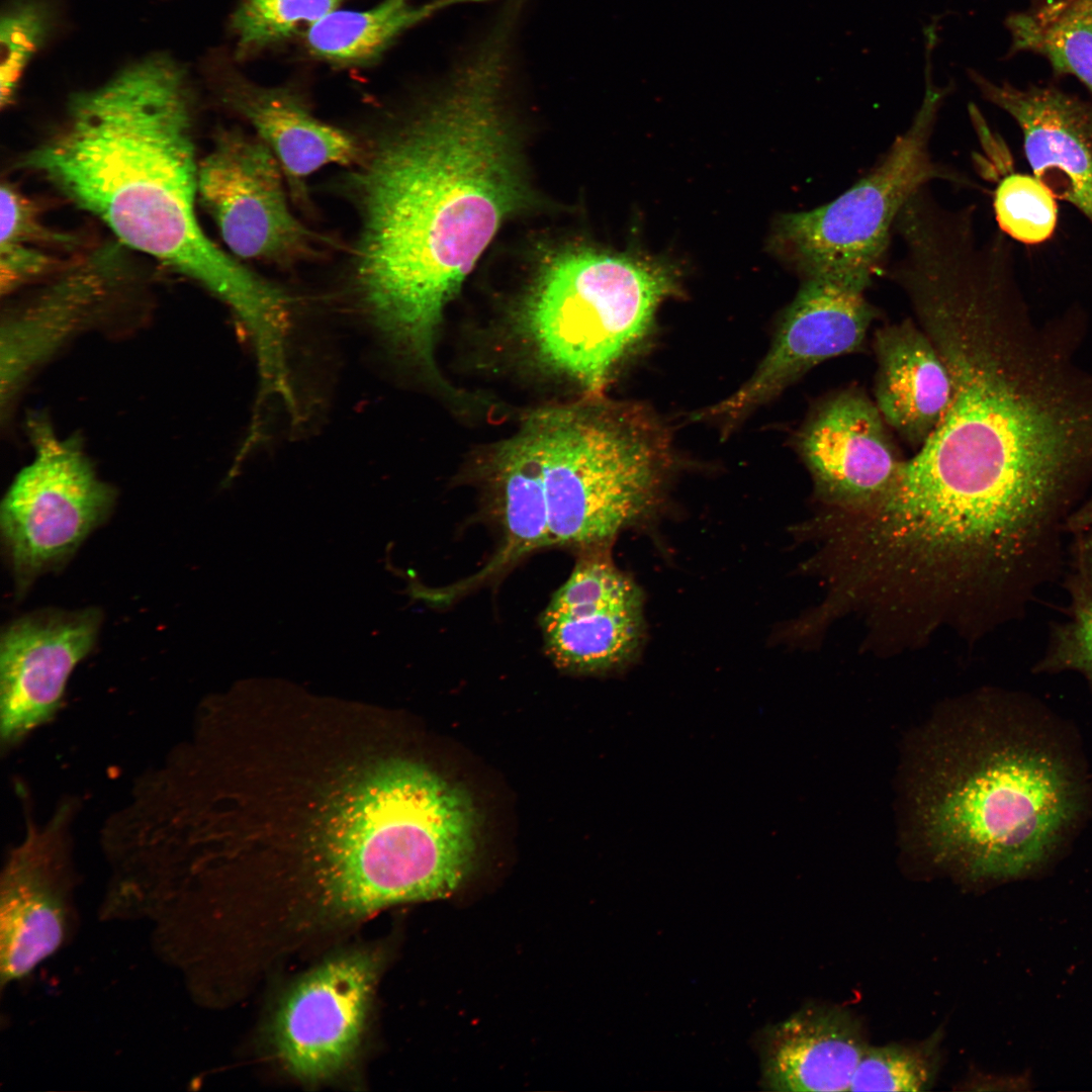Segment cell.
<instances>
[{"instance_id": "cell-1", "label": "cell", "mask_w": 1092, "mask_h": 1092, "mask_svg": "<svg viewBox=\"0 0 1092 1092\" xmlns=\"http://www.w3.org/2000/svg\"><path fill=\"white\" fill-rule=\"evenodd\" d=\"M314 712L234 737L200 820L208 864L258 920L302 943L439 898L468 841L449 781Z\"/></svg>"}, {"instance_id": "cell-2", "label": "cell", "mask_w": 1092, "mask_h": 1092, "mask_svg": "<svg viewBox=\"0 0 1092 1092\" xmlns=\"http://www.w3.org/2000/svg\"><path fill=\"white\" fill-rule=\"evenodd\" d=\"M1011 245L965 228L907 243L889 271L947 369L950 399L891 490L1004 536L1061 535L1092 481V374L1031 318Z\"/></svg>"}, {"instance_id": "cell-3", "label": "cell", "mask_w": 1092, "mask_h": 1092, "mask_svg": "<svg viewBox=\"0 0 1092 1092\" xmlns=\"http://www.w3.org/2000/svg\"><path fill=\"white\" fill-rule=\"evenodd\" d=\"M506 54L478 44L438 98L352 165L360 301L388 347L427 368L446 303L527 203L500 106Z\"/></svg>"}, {"instance_id": "cell-4", "label": "cell", "mask_w": 1092, "mask_h": 1092, "mask_svg": "<svg viewBox=\"0 0 1092 1092\" xmlns=\"http://www.w3.org/2000/svg\"><path fill=\"white\" fill-rule=\"evenodd\" d=\"M194 97L184 66L146 57L75 94L63 124L24 156L119 243L222 299L251 335L282 318L287 295L218 248L199 223Z\"/></svg>"}, {"instance_id": "cell-5", "label": "cell", "mask_w": 1092, "mask_h": 1092, "mask_svg": "<svg viewBox=\"0 0 1092 1092\" xmlns=\"http://www.w3.org/2000/svg\"><path fill=\"white\" fill-rule=\"evenodd\" d=\"M963 727L936 739L920 774L916 816L936 860L971 881L1043 874L1090 805L1075 738L1043 705L986 693Z\"/></svg>"}, {"instance_id": "cell-6", "label": "cell", "mask_w": 1092, "mask_h": 1092, "mask_svg": "<svg viewBox=\"0 0 1092 1092\" xmlns=\"http://www.w3.org/2000/svg\"><path fill=\"white\" fill-rule=\"evenodd\" d=\"M666 461L661 431L640 411L543 412L496 454L493 519L521 548L607 547L653 508Z\"/></svg>"}, {"instance_id": "cell-7", "label": "cell", "mask_w": 1092, "mask_h": 1092, "mask_svg": "<svg viewBox=\"0 0 1092 1092\" xmlns=\"http://www.w3.org/2000/svg\"><path fill=\"white\" fill-rule=\"evenodd\" d=\"M669 267L574 248L544 265L527 305L534 344L551 367L598 394L674 290Z\"/></svg>"}, {"instance_id": "cell-8", "label": "cell", "mask_w": 1092, "mask_h": 1092, "mask_svg": "<svg viewBox=\"0 0 1092 1092\" xmlns=\"http://www.w3.org/2000/svg\"><path fill=\"white\" fill-rule=\"evenodd\" d=\"M924 97L910 126L859 181L829 203L784 215L777 243L800 272L868 288L882 268L891 232L909 198L934 179L961 177L936 163L930 140L948 88L926 72Z\"/></svg>"}, {"instance_id": "cell-9", "label": "cell", "mask_w": 1092, "mask_h": 1092, "mask_svg": "<svg viewBox=\"0 0 1092 1092\" xmlns=\"http://www.w3.org/2000/svg\"><path fill=\"white\" fill-rule=\"evenodd\" d=\"M32 461L15 476L0 508L3 545L18 593L57 570L108 518L113 488L98 478L78 439L61 438L48 419L26 422Z\"/></svg>"}, {"instance_id": "cell-10", "label": "cell", "mask_w": 1092, "mask_h": 1092, "mask_svg": "<svg viewBox=\"0 0 1092 1092\" xmlns=\"http://www.w3.org/2000/svg\"><path fill=\"white\" fill-rule=\"evenodd\" d=\"M378 949L334 954L296 980L278 1001L268 1027L276 1063L290 1077L320 1084L355 1060L383 967Z\"/></svg>"}, {"instance_id": "cell-11", "label": "cell", "mask_w": 1092, "mask_h": 1092, "mask_svg": "<svg viewBox=\"0 0 1092 1092\" xmlns=\"http://www.w3.org/2000/svg\"><path fill=\"white\" fill-rule=\"evenodd\" d=\"M283 171L266 144L220 129L198 165V197L239 258L276 264L309 259L317 236L291 211Z\"/></svg>"}, {"instance_id": "cell-12", "label": "cell", "mask_w": 1092, "mask_h": 1092, "mask_svg": "<svg viewBox=\"0 0 1092 1092\" xmlns=\"http://www.w3.org/2000/svg\"><path fill=\"white\" fill-rule=\"evenodd\" d=\"M72 808L30 824L9 853L0 886L1 987L19 981L55 954L75 923L74 876L67 840Z\"/></svg>"}, {"instance_id": "cell-13", "label": "cell", "mask_w": 1092, "mask_h": 1092, "mask_svg": "<svg viewBox=\"0 0 1092 1092\" xmlns=\"http://www.w3.org/2000/svg\"><path fill=\"white\" fill-rule=\"evenodd\" d=\"M642 610L639 587L614 564L607 547L584 550L543 612L547 652L574 672L619 668L638 650Z\"/></svg>"}, {"instance_id": "cell-14", "label": "cell", "mask_w": 1092, "mask_h": 1092, "mask_svg": "<svg viewBox=\"0 0 1092 1092\" xmlns=\"http://www.w3.org/2000/svg\"><path fill=\"white\" fill-rule=\"evenodd\" d=\"M862 287L805 278L752 377L705 416L734 421L814 366L863 348L876 308Z\"/></svg>"}, {"instance_id": "cell-15", "label": "cell", "mask_w": 1092, "mask_h": 1092, "mask_svg": "<svg viewBox=\"0 0 1092 1092\" xmlns=\"http://www.w3.org/2000/svg\"><path fill=\"white\" fill-rule=\"evenodd\" d=\"M95 608L47 609L9 624L0 645V736L10 747L58 711L70 674L91 651L101 624Z\"/></svg>"}, {"instance_id": "cell-16", "label": "cell", "mask_w": 1092, "mask_h": 1092, "mask_svg": "<svg viewBox=\"0 0 1092 1092\" xmlns=\"http://www.w3.org/2000/svg\"><path fill=\"white\" fill-rule=\"evenodd\" d=\"M799 447L823 509L858 511L881 498L904 461L874 399L834 392L804 427Z\"/></svg>"}, {"instance_id": "cell-17", "label": "cell", "mask_w": 1092, "mask_h": 1092, "mask_svg": "<svg viewBox=\"0 0 1092 1092\" xmlns=\"http://www.w3.org/2000/svg\"><path fill=\"white\" fill-rule=\"evenodd\" d=\"M115 248L75 254L1 327V401L9 404L31 372L103 307L126 275Z\"/></svg>"}, {"instance_id": "cell-18", "label": "cell", "mask_w": 1092, "mask_h": 1092, "mask_svg": "<svg viewBox=\"0 0 1092 1092\" xmlns=\"http://www.w3.org/2000/svg\"><path fill=\"white\" fill-rule=\"evenodd\" d=\"M968 75L1019 126L1031 174L1092 225V103L1051 83L1018 88L972 69Z\"/></svg>"}, {"instance_id": "cell-19", "label": "cell", "mask_w": 1092, "mask_h": 1092, "mask_svg": "<svg viewBox=\"0 0 1092 1092\" xmlns=\"http://www.w3.org/2000/svg\"><path fill=\"white\" fill-rule=\"evenodd\" d=\"M761 1086L769 1091H849L869 1045L858 1021L839 1007L807 1005L756 1036Z\"/></svg>"}, {"instance_id": "cell-20", "label": "cell", "mask_w": 1092, "mask_h": 1092, "mask_svg": "<svg viewBox=\"0 0 1092 1092\" xmlns=\"http://www.w3.org/2000/svg\"><path fill=\"white\" fill-rule=\"evenodd\" d=\"M219 89L222 101L271 150L297 201L306 198L310 175L328 165L352 166L361 155L356 138L317 118L290 88L266 87L224 72Z\"/></svg>"}, {"instance_id": "cell-21", "label": "cell", "mask_w": 1092, "mask_h": 1092, "mask_svg": "<svg viewBox=\"0 0 1092 1092\" xmlns=\"http://www.w3.org/2000/svg\"><path fill=\"white\" fill-rule=\"evenodd\" d=\"M874 401L888 426L917 449L947 408L951 387L934 344L910 318L876 330Z\"/></svg>"}, {"instance_id": "cell-22", "label": "cell", "mask_w": 1092, "mask_h": 1092, "mask_svg": "<svg viewBox=\"0 0 1092 1092\" xmlns=\"http://www.w3.org/2000/svg\"><path fill=\"white\" fill-rule=\"evenodd\" d=\"M1004 23L1010 34L1007 58L1040 56L1054 77L1073 76L1092 95V0H1034Z\"/></svg>"}, {"instance_id": "cell-23", "label": "cell", "mask_w": 1092, "mask_h": 1092, "mask_svg": "<svg viewBox=\"0 0 1092 1092\" xmlns=\"http://www.w3.org/2000/svg\"><path fill=\"white\" fill-rule=\"evenodd\" d=\"M456 1L460 0L415 6L410 0H382L362 11L336 10L308 27L306 49L314 58L339 67L370 65L401 32Z\"/></svg>"}, {"instance_id": "cell-24", "label": "cell", "mask_w": 1092, "mask_h": 1092, "mask_svg": "<svg viewBox=\"0 0 1092 1092\" xmlns=\"http://www.w3.org/2000/svg\"><path fill=\"white\" fill-rule=\"evenodd\" d=\"M1066 571L1064 584L1070 598L1066 615L1051 625L1044 650L1032 671L1076 672L1092 690V584Z\"/></svg>"}, {"instance_id": "cell-25", "label": "cell", "mask_w": 1092, "mask_h": 1092, "mask_svg": "<svg viewBox=\"0 0 1092 1092\" xmlns=\"http://www.w3.org/2000/svg\"><path fill=\"white\" fill-rule=\"evenodd\" d=\"M342 0H242L231 19L237 57L244 58L309 27L337 10Z\"/></svg>"}, {"instance_id": "cell-26", "label": "cell", "mask_w": 1092, "mask_h": 1092, "mask_svg": "<svg viewBox=\"0 0 1092 1092\" xmlns=\"http://www.w3.org/2000/svg\"><path fill=\"white\" fill-rule=\"evenodd\" d=\"M1057 200L1033 174L1010 172L994 191L993 207L1000 232L1025 245L1046 242L1058 223Z\"/></svg>"}, {"instance_id": "cell-27", "label": "cell", "mask_w": 1092, "mask_h": 1092, "mask_svg": "<svg viewBox=\"0 0 1092 1092\" xmlns=\"http://www.w3.org/2000/svg\"><path fill=\"white\" fill-rule=\"evenodd\" d=\"M932 1042L868 1045L854 1072L849 1091H911L931 1088L937 1072Z\"/></svg>"}, {"instance_id": "cell-28", "label": "cell", "mask_w": 1092, "mask_h": 1092, "mask_svg": "<svg viewBox=\"0 0 1092 1092\" xmlns=\"http://www.w3.org/2000/svg\"><path fill=\"white\" fill-rule=\"evenodd\" d=\"M54 12L47 0H13L1 15L0 100H13L18 82L32 57L47 40Z\"/></svg>"}, {"instance_id": "cell-29", "label": "cell", "mask_w": 1092, "mask_h": 1092, "mask_svg": "<svg viewBox=\"0 0 1092 1092\" xmlns=\"http://www.w3.org/2000/svg\"><path fill=\"white\" fill-rule=\"evenodd\" d=\"M0 244H20L50 250L52 247L74 250V237L54 232L44 225L35 203L16 186L3 182L0 190Z\"/></svg>"}, {"instance_id": "cell-30", "label": "cell", "mask_w": 1092, "mask_h": 1092, "mask_svg": "<svg viewBox=\"0 0 1092 1092\" xmlns=\"http://www.w3.org/2000/svg\"><path fill=\"white\" fill-rule=\"evenodd\" d=\"M69 259L54 256L48 249L20 244H0V289L8 295L22 286L59 272Z\"/></svg>"}, {"instance_id": "cell-31", "label": "cell", "mask_w": 1092, "mask_h": 1092, "mask_svg": "<svg viewBox=\"0 0 1092 1092\" xmlns=\"http://www.w3.org/2000/svg\"><path fill=\"white\" fill-rule=\"evenodd\" d=\"M1066 570L1092 584V528L1070 535Z\"/></svg>"}, {"instance_id": "cell-32", "label": "cell", "mask_w": 1092, "mask_h": 1092, "mask_svg": "<svg viewBox=\"0 0 1092 1092\" xmlns=\"http://www.w3.org/2000/svg\"><path fill=\"white\" fill-rule=\"evenodd\" d=\"M1089 528H1092V493L1076 507L1066 525L1069 535Z\"/></svg>"}]
</instances>
